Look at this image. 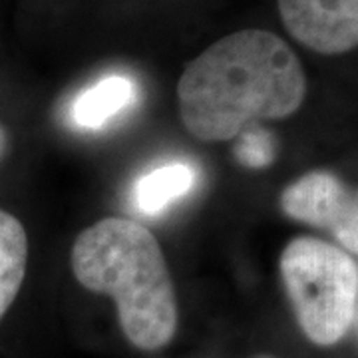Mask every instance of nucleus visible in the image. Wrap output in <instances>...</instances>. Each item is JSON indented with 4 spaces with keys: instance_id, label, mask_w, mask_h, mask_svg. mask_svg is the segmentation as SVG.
I'll return each mask as SVG.
<instances>
[{
    "instance_id": "f257e3e1",
    "label": "nucleus",
    "mask_w": 358,
    "mask_h": 358,
    "mask_svg": "<svg viewBox=\"0 0 358 358\" xmlns=\"http://www.w3.org/2000/svg\"><path fill=\"white\" fill-rule=\"evenodd\" d=\"M307 98V74L285 40L268 30L231 32L195 56L178 82L179 117L193 138L227 141L263 120L293 115Z\"/></svg>"
},
{
    "instance_id": "f03ea898",
    "label": "nucleus",
    "mask_w": 358,
    "mask_h": 358,
    "mask_svg": "<svg viewBox=\"0 0 358 358\" xmlns=\"http://www.w3.org/2000/svg\"><path fill=\"white\" fill-rule=\"evenodd\" d=\"M70 265L92 293L112 296L120 327L140 350H159L178 331V299L154 233L124 217H106L74 241Z\"/></svg>"
},
{
    "instance_id": "7ed1b4c3",
    "label": "nucleus",
    "mask_w": 358,
    "mask_h": 358,
    "mask_svg": "<svg viewBox=\"0 0 358 358\" xmlns=\"http://www.w3.org/2000/svg\"><path fill=\"white\" fill-rule=\"evenodd\" d=\"M279 267L305 336L319 346L341 343L357 317V261L322 239L296 237L282 249Z\"/></svg>"
},
{
    "instance_id": "20e7f679",
    "label": "nucleus",
    "mask_w": 358,
    "mask_h": 358,
    "mask_svg": "<svg viewBox=\"0 0 358 358\" xmlns=\"http://www.w3.org/2000/svg\"><path fill=\"white\" fill-rule=\"evenodd\" d=\"M281 209L294 221L331 231L348 255H358V192L331 171H308L281 195Z\"/></svg>"
},
{
    "instance_id": "39448f33",
    "label": "nucleus",
    "mask_w": 358,
    "mask_h": 358,
    "mask_svg": "<svg viewBox=\"0 0 358 358\" xmlns=\"http://www.w3.org/2000/svg\"><path fill=\"white\" fill-rule=\"evenodd\" d=\"M285 30L322 56L358 48V0H277Z\"/></svg>"
},
{
    "instance_id": "423d86ee",
    "label": "nucleus",
    "mask_w": 358,
    "mask_h": 358,
    "mask_svg": "<svg viewBox=\"0 0 358 358\" xmlns=\"http://www.w3.org/2000/svg\"><path fill=\"white\" fill-rule=\"evenodd\" d=\"M197 183V171L189 164H167L141 176L134 185V203L143 215H159L171 203L185 197Z\"/></svg>"
},
{
    "instance_id": "0eeeda50",
    "label": "nucleus",
    "mask_w": 358,
    "mask_h": 358,
    "mask_svg": "<svg viewBox=\"0 0 358 358\" xmlns=\"http://www.w3.org/2000/svg\"><path fill=\"white\" fill-rule=\"evenodd\" d=\"M136 100V84L124 76H110L90 86L72 103V120L78 128L98 129L124 112Z\"/></svg>"
},
{
    "instance_id": "6e6552de",
    "label": "nucleus",
    "mask_w": 358,
    "mask_h": 358,
    "mask_svg": "<svg viewBox=\"0 0 358 358\" xmlns=\"http://www.w3.org/2000/svg\"><path fill=\"white\" fill-rule=\"evenodd\" d=\"M28 265V237L24 225L0 209V319L20 293Z\"/></svg>"
},
{
    "instance_id": "1a4fd4ad",
    "label": "nucleus",
    "mask_w": 358,
    "mask_h": 358,
    "mask_svg": "<svg viewBox=\"0 0 358 358\" xmlns=\"http://www.w3.org/2000/svg\"><path fill=\"white\" fill-rule=\"evenodd\" d=\"M239 138L241 140L235 145V155L245 167L261 169V167H267L275 162L277 141L271 131L253 126V128L245 129Z\"/></svg>"
},
{
    "instance_id": "9d476101",
    "label": "nucleus",
    "mask_w": 358,
    "mask_h": 358,
    "mask_svg": "<svg viewBox=\"0 0 358 358\" xmlns=\"http://www.w3.org/2000/svg\"><path fill=\"white\" fill-rule=\"evenodd\" d=\"M6 145H8V136H6L4 126H0V159H2V155L6 152Z\"/></svg>"
},
{
    "instance_id": "9b49d317",
    "label": "nucleus",
    "mask_w": 358,
    "mask_h": 358,
    "mask_svg": "<svg viewBox=\"0 0 358 358\" xmlns=\"http://www.w3.org/2000/svg\"><path fill=\"white\" fill-rule=\"evenodd\" d=\"M255 358H275V357H268V355H259V357H255Z\"/></svg>"
},
{
    "instance_id": "f8f14e48",
    "label": "nucleus",
    "mask_w": 358,
    "mask_h": 358,
    "mask_svg": "<svg viewBox=\"0 0 358 358\" xmlns=\"http://www.w3.org/2000/svg\"><path fill=\"white\" fill-rule=\"evenodd\" d=\"M355 322H357V329H358V307H357V317H355Z\"/></svg>"
}]
</instances>
